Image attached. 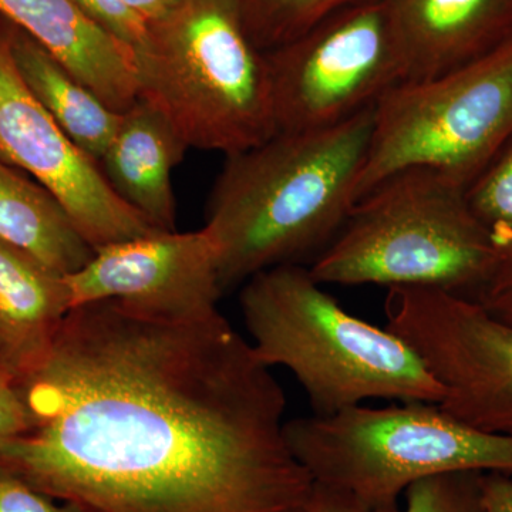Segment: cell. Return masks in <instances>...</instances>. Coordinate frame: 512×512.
<instances>
[{"mask_svg": "<svg viewBox=\"0 0 512 512\" xmlns=\"http://www.w3.org/2000/svg\"><path fill=\"white\" fill-rule=\"evenodd\" d=\"M30 417L0 460L94 512H306L315 483L271 367L220 311L77 306L16 379Z\"/></svg>", "mask_w": 512, "mask_h": 512, "instance_id": "cell-1", "label": "cell"}, {"mask_svg": "<svg viewBox=\"0 0 512 512\" xmlns=\"http://www.w3.org/2000/svg\"><path fill=\"white\" fill-rule=\"evenodd\" d=\"M373 120L375 106L322 130L279 131L227 157L204 227L222 291L328 247L355 207Z\"/></svg>", "mask_w": 512, "mask_h": 512, "instance_id": "cell-2", "label": "cell"}, {"mask_svg": "<svg viewBox=\"0 0 512 512\" xmlns=\"http://www.w3.org/2000/svg\"><path fill=\"white\" fill-rule=\"evenodd\" d=\"M241 311L265 366L286 367L313 414L328 416L366 400L439 403L441 389L417 353L389 328L357 318L308 266L279 265L242 286Z\"/></svg>", "mask_w": 512, "mask_h": 512, "instance_id": "cell-3", "label": "cell"}, {"mask_svg": "<svg viewBox=\"0 0 512 512\" xmlns=\"http://www.w3.org/2000/svg\"><path fill=\"white\" fill-rule=\"evenodd\" d=\"M497 258V238L471 211L466 188L412 167L356 202L309 271L322 285L426 286L476 299Z\"/></svg>", "mask_w": 512, "mask_h": 512, "instance_id": "cell-4", "label": "cell"}, {"mask_svg": "<svg viewBox=\"0 0 512 512\" xmlns=\"http://www.w3.org/2000/svg\"><path fill=\"white\" fill-rule=\"evenodd\" d=\"M140 97L188 148L232 156L278 133L265 52L237 0H185L134 50Z\"/></svg>", "mask_w": 512, "mask_h": 512, "instance_id": "cell-5", "label": "cell"}, {"mask_svg": "<svg viewBox=\"0 0 512 512\" xmlns=\"http://www.w3.org/2000/svg\"><path fill=\"white\" fill-rule=\"evenodd\" d=\"M286 439L313 483L376 510L400 512L410 485L440 474L512 476V436L461 423L437 403L349 407L286 421Z\"/></svg>", "mask_w": 512, "mask_h": 512, "instance_id": "cell-6", "label": "cell"}, {"mask_svg": "<svg viewBox=\"0 0 512 512\" xmlns=\"http://www.w3.org/2000/svg\"><path fill=\"white\" fill-rule=\"evenodd\" d=\"M511 137L512 37L450 72L397 84L377 101L357 201L412 167L467 188Z\"/></svg>", "mask_w": 512, "mask_h": 512, "instance_id": "cell-7", "label": "cell"}, {"mask_svg": "<svg viewBox=\"0 0 512 512\" xmlns=\"http://www.w3.org/2000/svg\"><path fill=\"white\" fill-rule=\"evenodd\" d=\"M265 55L278 133L336 126L407 79L386 0L339 10Z\"/></svg>", "mask_w": 512, "mask_h": 512, "instance_id": "cell-8", "label": "cell"}, {"mask_svg": "<svg viewBox=\"0 0 512 512\" xmlns=\"http://www.w3.org/2000/svg\"><path fill=\"white\" fill-rule=\"evenodd\" d=\"M387 328L439 383V406L461 423L512 436V325L476 299L426 286L387 291Z\"/></svg>", "mask_w": 512, "mask_h": 512, "instance_id": "cell-9", "label": "cell"}, {"mask_svg": "<svg viewBox=\"0 0 512 512\" xmlns=\"http://www.w3.org/2000/svg\"><path fill=\"white\" fill-rule=\"evenodd\" d=\"M13 37L0 28V158L46 188L94 251L157 232L37 100L19 72Z\"/></svg>", "mask_w": 512, "mask_h": 512, "instance_id": "cell-10", "label": "cell"}, {"mask_svg": "<svg viewBox=\"0 0 512 512\" xmlns=\"http://www.w3.org/2000/svg\"><path fill=\"white\" fill-rule=\"evenodd\" d=\"M73 308L114 301L164 318H200L220 311L218 252L204 227L157 231L96 249L66 275Z\"/></svg>", "mask_w": 512, "mask_h": 512, "instance_id": "cell-11", "label": "cell"}, {"mask_svg": "<svg viewBox=\"0 0 512 512\" xmlns=\"http://www.w3.org/2000/svg\"><path fill=\"white\" fill-rule=\"evenodd\" d=\"M407 80L450 72L512 37V0H386Z\"/></svg>", "mask_w": 512, "mask_h": 512, "instance_id": "cell-12", "label": "cell"}, {"mask_svg": "<svg viewBox=\"0 0 512 512\" xmlns=\"http://www.w3.org/2000/svg\"><path fill=\"white\" fill-rule=\"evenodd\" d=\"M0 15L110 109L124 113L140 97L133 49L94 25L73 0H0Z\"/></svg>", "mask_w": 512, "mask_h": 512, "instance_id": "cell-13", "label": "cell"}, {"mask_svg": "<svg viewBox=\"0 0 512 512\" xmlns=\"http://www.w3.org/2000/svg\"><path fill=\"white\" fill-rule=\"evenodd\" d=\"M187 150L170 120L151 101L138 97L121 114L99 165L121 200L158 231H175L173 171Z\"/></svg>", "mask_w": 512, "mask_h": 512, "instance_id": "cell-14", "label": "cell"}, {"mask_svg": "<svg viewBox=\"0 0 512 512\" xmlns=\"http://www.w3.org/2000/svg\"><path fill=\"white\" fill-rule=\"evenodd\" d=\"M66 276L0 239V369L19 379L46 356L72 311Z\"/></svg>", "mask_w": 512, "mask_h": 512, "instance_id": "cell-15", "label": "cell"}, {"mask_svg": "<svg viewBox=\"0 0 512 512\" xmlns=\"http://www.w3.org/2000/svg\"><path fill=\"white\" fill-rule=\"evenodd\" d=\"M0 239L60 275H72L94 249L60 202L0 158Z\"/></svg>", "mask_w": 512, "mask_h": 512, "instance_id": "cell-16", "label": "cell"}, {"mask_svg": "<svg viewBox=\"0 0 512 512\" xmlns=\"http://www.w3.org/2000/svg\"><path fill=\"white\" fill-rule=\"evenodd\" d=\"M13 50L29 89L67 137L97 164L120 126L121 114L110 109L86 84L23 32H15Z\"/></svg>", "mask_w": 512, "mask_h": 512, "instance_id": "cell-17", "label": "cell"}, {"mask_svg": "<svg viewBox=\"0 0 512 512\" xmlns=\"http://www.w3.org/2000/svg\"><path fill=\"white\" fill-rule=\"evenodd\" d=\"M248 35L262 52L298 39L339 10L367 0H237Z\"/></svg>", "mask_w": 512, "mask_h": 512, "instance_id": "cell-18", "label": "cell"}, {"mask_svg": "<svg viewBox=\"0 0 512 512\" xmlns=\"http://www.w3.org/2000/svg\"><path fill=\"white\" fill-rule=\"evenodd\" d=\"M466 198L485 227L512 235V137L468 184Z\"/></svg>", "mask_w": 512, "mask_h": 512, "instance_id": "cell-19", "label": "cell"}, {"mask_svg": "<svg viewBox=\"0 0 512 512\" xmlns=\"http://www.w3.org/2000/svg\"><path fill=\"white\" fill-rule=\"evenodd\" d=\"M483 474L463 471L417 481L403 495L402 512H483Z\"/></svg>", "mask_w": 512, "mask_h": 512, "instance_id": "cell-20", "label": "cell"}, {"mask_svg": "<svg viewBox=\"0 0 512 512\" xmlns=\"http://www.w3.org/2000/svg\"><path fill=\"white\" fill-rule=\"evenodd\" d=\"M0 512H94L74 501L40 490L0 460Z\"/></svg>", "mask_w": 512, "mask_h": 512, "instance_id": "cell-21", "label": "cell"}, {"mask_svg": "<svg viewBox=\"0 0 512 512\" xmlns=\"http://www.w3.org/2000/svg\"><path fill=\"white\" fill-rule=\"evenodd\" d=\"M94 25L134 50L143 45L148 23L123 0H73Z\"/></svg>", "mask_w": 512, "mask_h": 512, "instance_id": "cell-22", "label": "cell"}, {"mask_svg": "<svg viewBox=\"0 0 512 512\" xmlns=\"http://www.w3.org/2000/svg\"><path fill=\"white\" fill-rule=\"evenodd\" d=\"M495 238L498 244L497 264L493 274L477 293L476 301L493 313L495 318L512 325V235L495 234Z\"/></svg>", "mask_w": 512, "mask_h": 512, "instance_id": "cell-23", "label": "cell"}, {"mask_svg": "<svg viewBox=\"0 0 512 512\" xmlns=\"http://www.w3.org/2000/svg\"><path fill=\"white\" fill-rule=\"evenodd\" d=\"M29 427L28 407L15 377L0 372V446L18 439Z\"/></svg>", "mask_w": 512, "mask_h": 512, "instance_id": "cell-24", "label": "cell"}, {"mask_svg": "<svg viewBox=\"0 0 512 512\" xmlns=\"http://www.w3.org/2000/svg\"><path fill=\"white\" fill-rule=\"evenodd\" d=\"M306 512H390L376 510L340 491L315 484L312 500ZM402 512V511H400Z\"/></svg>", "mask_w": 512, "mask_h": 512, "instance_id": "cell-25", "label": "cell"}, {"mask_svg": "<svg viewBox=\"0 0 512 512\" xmlns=\"http://www.w3.org/2000/svg\"><path fill=\"white\" fill-rule=\"evenodd\" d=\"M483 512H512V476L484 473L481 477Z\"/></svg>", "mask_w": 512, "mask_h": 512, "instance_id": "cell-26", "label": "cell"}, {"mask_svg": "<svg viewBox=\"0 0 512 512\" xmlns=\"http://www.w3.org/2000/svg\"><path fill=\"white\" fill-rule=\"evenodd\" d=\"M123 2L150 25L167 18L175 9L180 8L185 0H123Z\"/></svg>", "mask_w": 512, "mask_h": 512, "instance_id": "cell-27", "label": "cell"}, {"mask_svg": "<svg viewBox=\"0 0 512 512\" xmlns=\"http://www.w3.org/2000/svg\"><path fill=\"white\" fill-rule=\"evenodd\" d=\"M0 372H3V370H2V369H0Z\"/></svg>", "mask_w": 512, "mask_h": 512, "instance_id": "cell-28", "label": "cell"}]
</instances>
